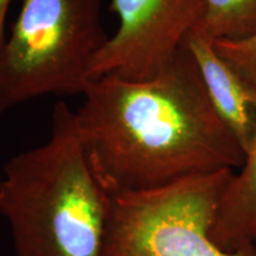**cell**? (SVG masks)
I'll return each instance as SVG.
<instances>
[{
    "mask_svg": "<svg viewBox=\"0 0 256 256\" xmlns=\"http://www.w3.org/2000/svg\"><path fill=\"white\" fill-rule=\"evenodd\" d=\"M76 113L92 174L108 194L145 191L240 170L246 153L223 124L185 46L148 81L92 80Z\"/></svg>",
    "mask_w": 256,
    "mask_h": 256,
    "instance_id": "obj_1",
    "label": "cell"
},
{
    "mask_svg": "<svg viewBox=\"0 0 256 256\" xmlns=\"http://www.w3.org/2000/svg\"><path fill=\"white\" fill-rule=\"evenodd\" d=\"M217 54L256 92V36L243 40H217Z\"/></svg>",
    "mask_w": 256,
    "mask_h": 256,
    "instance_id": "obj_9",
    "label": "cell"
},
{
    "mask_svg": "<svg viewBox=\"0 0 256 256\" xmlns=\"http://www.w3.org/2000/svg\"><path fill=\"white\" fill-rule=\"evenodd\" d=\"M185 46L197 62L216 113L247 153L256 136V92L217 54L214 43L191 32Z\"/></svg>",
    "mask_w": 256,
    "mask_h": 256,
    "instance_id": "obj_6",
    "label": "cell"
},
{
    "mask_svg": "<svg viewBox=\"0 0 256 256\" xmlns=\"http://www.w3.org/2000/svg\"><path fill=\"white\" fill-rule=\"evenodd\" d=\"M108 38L102 0H22L0 50V115L40 96L82 95Z\"/></svg>",
    "mask_w": 256,
    "mask_h": 256,
    "instance_id": "obj_3",
    "label": "cell"
},
{
    "mask_svg": "<svg viewBox=\"0 0 256 256\" xmlns=\"http://www.w3.org/2000/svg\"><path fill=\"white\" fill-rule=\"evenodd\" d=\"M119 19L92 64L90 81L113 76L142 82L156 78L178 55L206 14L204 0H112Z\"/></svg>",
    "mask_w": 256,
    "mask_h": 256,
    "instance_id": "obj_5",
    "label": "cell"
},
{
    "mask_svg": "<svg viewBox=\"0 0 256 256\" xmlns=\"http://www.w3.org/2000/svg\"><path fill=\"white\" fill-rule=\"evenodd\" d=\"M206 14L194 32L204 40H243L256 36V0H204Z\"/></svg>",
    "mask_w": 256,
    "mask_h": 256,
    "instance_id": "obj_8",
    "label": "cell"
},
{
    "mask_svg": "<svg viewBox=\"0 0 256 256\" xmlns=\"http://www.w3.org/2000/svg\"><path fill=\"white\" fill-rule=\"evenodd\" d=\"M210 238L220 249L235 252L256 238V136L244 164L232 174L220 198Z\"/></svg>",
    "mask_w": 256,
    "mask_h": 256,
    "instance_id": "obj_7",
    "label": "cell"
},
{
    "mask_svg": "<svg viewBox=\"0 0 256 256\" xmlns=\"http://www.w3.org/2000/svg\"><path fill=\"white\" fill-rule=\"evenodd\" d=\"M254 244H255V247H256V238H255V241H254Z\"/></svg>",
    "mask_w": 256,
    "mask_h": 256,
    "instance_id": "obj_11",
    "label": "cell"
},
{
    "mask_svg": "<svg viewBox=\"0 0 256 256\" xmlns=\"http://www.w3.org/2000/svg\"><path fill=\"white\" fill-rule=\"evenodd\" d=\"M232 170L112 196L104 256H256L255 244L226 252L210 238Z\"/></svg>",
    "mask_w": 256,
    "mask_h": 256,
    "instance_id": "obj_4",
    "label": "cell"
},
{
    "mask_svg": "<svg viewBox=\"0 0 256 256\" xmlns=\"http://www.w3.org/2000/svg\"><path fill=\"white\" fill-rule=\"evenodd\" d=\"M10 4H11V0H0V50L4 46L6 36H8L5 31V23Z\"/></svg>",
    "mask_w": 256,
    "mask_h": 256,
    "instance_id": "obj_10",
    "label": "cell"
},
{
    "mask_svg": "<svg viewBox=\"0 0 256 256\" xmlns=\"http://www.w3.org/2000/svg\"><path fill=\"white\" fill-rule=\"evenodd\" d=\"M112 194L92 174L75 110L55 104L46 142L6 162L0 215L16 256H104Z\"/></svg>",
    "mask_w": 256,
    "mask_h": 256,
    "instance_id": "obj_2",
    "label": "cell"
}]
</instances>
